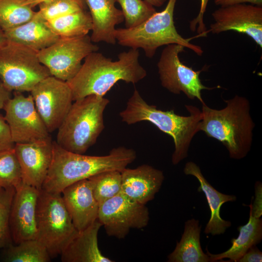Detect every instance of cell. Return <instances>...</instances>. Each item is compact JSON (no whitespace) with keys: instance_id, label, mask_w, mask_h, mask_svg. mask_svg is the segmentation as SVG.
<instances>
[{"instance_id":"obj_22","label":"cell","mask_w":262,"mask_h":262,"mask_svg":"<svg viewBox=\"0 0 262 262\" xmlns=\"http://www.w3.org/2000/svg\"><path fill=\"white\" fill-rule=\"evenodd\" d=\"M102 226L97 219L70 242L61 254L63 262H113L100 251L98 241Z\"/></svg>"},{"instance_id":"obj_23","label":"cell","mask_w":262,"mask_h":262,"mask_svg":"<svg viewBox=\"0 0 262 262\" xmlns=\"http://www.w3.org/2000/svg\"><path fill=\"white\" fill-rule=\"evenodd\" d=\"M239 233L237 238L231 240V246L221 253L213 254L207 250L210 262L222 261L229 259V262H237L251 247L259 244L262 240V219L254 217L249 211L248 222L237 228Z\"/></svg>"},{"instance_id":"obj_2","label":"cell","mask_w":262,"mask_h":262,"mask_svg":"<svg viewBox=\"0 0 262 262\" xmlns=\"http://www.w3.org/2000/svg\"><path fill=\"white\" fill-rule=\"evenodd\" d=\"M136 158L134 150L124 147L114 148L106 155L88 156L68 151L53 141L52 161L42 189L61 194L68 186L99 173L121 172Z\"/></svg>"},{"instance_id":"obj_4","label":"cell","mask_w":262,"mask_h":262,"mask_svg":"<svg viewBox=\"0 0 262 262\" xmlns=\"http://www.w3.org/2000/svg\"><path fill=\"white\" fill-rule=\"evenodd\" d=\"M189 115L176 114L174 110L163 111L149 105L135 89L128 99L126 107L119 115L122 121L128 125L141 121H148L161 131L170 136L174 142V150L172 163L176 165L188 156L191 143L199 131L201 119V110L196 106L185 105Z\"/></svg>"},{"instance_id":"obj_7","label":"cell","mask_w":262,"mask_h":262,"mask_svg":"<svg viewBox=\"0 0 262 262\" xmlns=\"http://www.w3.org/2000/svg\"><path fill=\"white\" fill-rule=\"evenodd\" d=\"M36 238L51 258L61 254L78 234L61 193L40 190L36 208Z\"/></svg>"},{"instance_id":"obj_24","label":"cell","mask_w":262,"mask_h":262,"mask_svg":"<svg viewBox=\"0 0 262 262\" xmlns=\"http://www.w3.org/2000/svg\"><path fill=\"white\" fill-rule=\"evenodd\" d=\"M201 226L198 220L191 218L185 222L184 229L180 242L167 257L168 262H209V255L202 249Z\"/></svg>"},{"instance_id":"obj_30","label":"cell","mask_w":262,"mask_h":262,"mask_svg":"<svg viewBox=\"0 0 262 262\" xmlns=\"http://www.w3.org/2000/svg\"><path fill=\"white\" fill-rule=\"evenodd\" d=\"M121 6L126 28L135 27L156 12L154 7L144 0H115Z\"/></svg>"},{"instance_id":"obj_36","label":"cell","mask_w":262,"mask_h":262,"mask_svg":"<svg viewBox=\"0 0 262 262\" xmlns=\"http://www.w3.org/2000/svg\"><path fill=\"white\" fill-rule=\"evenodd\" d=\"M262 252L256 246L250 247L237 262H262Z\"/></svg>"},{"instance_id":"obj_5","label":"cell","mask_w":262,"mask_h":262,"mask_svg":"<svg viewBox=\"0 0 262 262\" xmlns=\"http://www.w3.org/2000/svg\"><path fill=\"white\" fill-rule=\"evenodd\" d=\"M74 101L57 129L55 142L68 151L84 154L105 128L103 114L110 101L95 95Z\"/></svg>"},{"instance_id":"obj_37","label":"cell","mask_w":262,"mask_h":262,"mask_svg":"<svg viewBox=\"0 0 262 262\" xmlns=\"http://www.w3.org/2000/svg\"><path fill=\"white\" fill-rule=\"evenodd\" d=\"M214 3L221 7L227 6L236 4L250 3L251 4L262 6V0H214Z\"/></svg>"},{"instance_id":"obj_15","label":"cell","mask_w":262,"mask_h":262,"mask_svg":"<svg viewBox=\"0 0 262 262\" xmlns=\"http://www.w3.org/2000/svg\"><path fill=\"white\" fill-rule=\"evenodd\" d=\"M39 192L23 181L15 188L10 227L12 239L16 244L36 238V208Z\"/></svg>"},{"instance_id":"obj_8","label":"cell","mask_w":262,"mask_h":262,"mask_svg":"<svg viewBox=\"0 0 262 262\" xmlns=\"http://www.w3.org/2000/svg\"><path fill=\"white\" fill-rule=\"evenodd\" d=\"M38 52L9 40L0 47V80L8 90L31 92L51 75L40 62Z\"/></svg>"},{"instance_id":"obj_25","label":"cell","mask_w":262,"mask_h":262,"mask_svg":"<svg viewBox=\"0 0 262 262\" xmlns=\"http://www.w3.org/2000/svg\"><path fill=\"white\" fill-rule=\"evenodd\" d=\"M59 37H75L87 35L92 30V22L89 12L83 10L46 21Z\"/></svg>"},{"instance_id":"obj_27","label":"cell","mask_w":262,"mask_h":262,"mask_svg":"<svg viewBox=\"0 0 262 262\" xmlns=\"http://www.w3.org/2000/svg\"><path fill=\"white\" fill-rule=\"evenodd\" d=\"M24 0H0V28L3 31L31 20L36 12L24 4Z\"/></svg>"},{"instance_id":"obj_10","label":"cell","mask_w":262,"mask_h":262,"mask_svg":"<svg viewBox=\"0 0 262 262\" xmlns=\"http://www.w3.org/2000/svg\"><path fill=\"white\" fill-rule=\"evenodd\" d=\"M184 48L179 44H170L163 50L157 63L161 85L173 94L183 92L189 99L196 98L205 104L202 90L213 88L202 83L199 75L203 69L195 71L181 62L179 54L184 51Z\"/></svg>"},{"instance_id":"obj_38","label":"cell","mask_w":262,"mask_h":262,"mask_svg":"<svg viewBox=\"0 0 262 262\" xmlns=\"http://www.w3.org/2000/svg\"><path fill=\"white\" fill-rule=\"evenodd\" d=\"M11 97V92L5 87L0 80V110L3 109L5 104Z\"/></svg>"},{"instance_id":"obj_39","label":"cell","mask_w":262,"mask_h":262,"mask_svg":"<svg viewBox=\"0 0 262 262\" xmlns=\"http://www.w3.org/2000/svg\"><path fill=\"white\" fill-rule=\"evenodd\" d=\"M47 0H24V4L25 5H29L32 8H33L36 5H38L39 4L41 3L43 1H46ZM82 2L85 3V0H80Z\"/></svg>"},{"instance_id":"obj_41","label":"cell","mask_w":262,"mask_h":262,"mask_svg":"<svg viewBox=\"0 0 262 262\" xmlns=\"http://www.w3.org/2000/svg\"><path fill=\"white\" fill-rule=\"evenodd\" d=\"M6 40L4 31L0 28V47L4 44Z\"/></svg>"},{"instance_id":"obj_40","label":"cell","mask_w":262,"mask_h":262,"mask_svg":"<svg viewBox=\"0 0 262 262\" xmlns=\"http://www.w3.org/2000/svg\"><path fill=\"white\" fill-rule=\"evenodd\" d=\"M153 6L160 7L166 0H144Z\"/></svg>"},{"instance_id":"obj_32","label":"cell","mask_w":262,"mask_h":262,"mask_svg":"<svg viewBox=\"0 0 262 262\" xmlns=\"http://www.w3.org/2000/svg\"><path fill=\"white\" fill-rule=\"evenodd\" d=\"M15 188L0 187V249L11 244L10 214Z\"/></svg>"},{"instance_id":"obj_31","label":"cell","mask_w":262,"mask_h":262,"mask_svg":"<svg viewBox=\"0 0 262 262\" xmlns=\"http://www.w3.org/2000/svg\"><path fill=\"white\" fill-rule=\"evenodd\" d=\"M38 5V13L46 21L85 10L86 6L80 0H47Z\"/></svg>"},{"instance_id":"obj_14","label":"cell","mask_w":262,"mask_h":262,"mask_svg":"<svg viewBox=\"0 0 262 262\" xmlns=\"http://www.w3.org/2000/svg\"><path fill=\"white\" fill-rule=\"evenodd\" d=\"M209 31L219 34L233 31L246 34L262 48V6L245 3L221 7L212 14Z\"/></svg>"},{"instance_id":"obj_18","label":"cell","mask_w":262,"mask_h":262,"mask_svg":"<svg viewBox=\"0 0 262 262\" xmlns=\"http://www.w3.org/2000/svg\"><path fill=\"white\" fill-rule=\"evenodd\" d=\"M121 192L131 199L146 204L154 199L163 183V172L148 164L121 171Z\"/></svg>"},{"instance_id":"obj_34","label":"cell","mask_w":262,"mask_h":262,"mask_svg":"<svg viewBox=\"0 0 262 262\" xmlns=\"http://www.w3.org/2000/svg\"><path fill=\"white\" fill-rule=\"evenodd\" d=\"M209 0H201L200 8L197 16L190 22V28L192 31H195L197 26V32L199 34L204 36L206 35L205 25L203 22V15L206 11Z\"/></svg>"},{"instance_id":"obj_35","label":"cell","mask_w":262,"mask_h":262,"mask_svg":"<svg viewBox=\"0 0 262 262\" xmlns=\"http://www.w3.org/2000/svg\"><path fill=\"white\" fill-rule=\"evenodd\" d=\"M252 215L256 218H260L262 215V183L256 182L255 184V198L253 203L248 205Z\"/></svg>"},{"instance_id":"obj_20","label":"cell","mask_w":262,"mask_h":262,"mask_svg":"<svg viewBox=\"0 0 262 262\" xmlns=\"http://www.w3.org/2000/svg\"><path fill=\"white\" fill-rule=\"evenodd\" d=\"M115 0H85L92 22L91 41L115 44V26L124 20L121 10L115 5Z\"/></svg>"},{"instance_id":"obj_33","label":"cell","mask_w":262,"mask_h":262,"mask_svg":"<svg viewBox=\"0 0 262 262\" xmlns=\"http://www.w3.org/2000/svg\"><path fill=\"white\" fill-rule=\"evenodd\" d=\"M15 145L4 116L0 113V152L12 149Z\"/></svg>"},{"instance_id":"obj_28","label":"cell","mask_w":262,"mask_h":262,"mask_svg":"<svg viewBox=\"0 0 262 262\" xmlns=\"http://www.w3.org/2000/svg\"><path fill=\"white\" fill-rule=\"evenodd\" d=\"M94 197L99 205L121 191V172L110 170L99 173L89 179Z\"/></svg>"},{"instance_id":"obj_6","label":"cell","mask_w":262,"mask_h":262,"mask_svg":"<svg viewBox=\"0 0 262 262\" xmlns=\"http://www.w3.org/2000/svg\"><path fill=\"white\" fill-rule=\"evenodd\" d=\"M177 0H169L165 8L156 12L138 25L131 28L115 29V37L122 46L142 49L146 56L153 57L157 49L164 45L179 44L201 56V47L190 42L177 32L174 21V12Z\"/></svg>"},{"instance_id":"obj_21","label":"cell","mask_w":262,"mask_h":262,"mask_svg":"<svg viewBox=\"0 0 262 262\" xmlns=\"http://www.w3.org/2000/svg\"><path fill=\"white\" fill-rule=\"evenodd\" d=\"M4 33L7 40L13 41L39 51L57 41L60 38L36 12L33 17L27 22L6 30Z\"/></svg>"},{"instance_id":"obj_12","label":"cell","mask_w":262,"mask_h":262,"mask_svg":"<svg viewBox=\"0 0 262 262\" xmlns=\"http://www.w3.org/2000/svg\"><path fill=\"white\" fill-rule=\"evenodd\" d=\"M4 118L15 144H25L50 138L38 113L32 95L14 92L5 104Z\"/></svg>"},{"instance_id":"obj_19","label":"cell","mask_w":262,"mask_h":262,"mask_svg":"<svg viewBox=\"0 0 262 262\" xmlns=\"http://www.w3.org/2000/svg\"><path fill=\"white\" fill-rule=\"evenodd\" d=\"M183 172L186 175L193 176L197 180L200 184L197 191L203 192L206 196L211 215L204 232L212 235L224 234L227 229L231 226V223L229 221L222 218L220 214L221 207L225 203L236 201V196L223 194L215 189L205 179L199 166L194 162H187L185 165Z\"/></svg>"},{"instance_id":"obj_3","label":"cell","mask_w":262,"mask_h":262,"mask_svg":"<svg viewBox=\"0 0 262 262\" xmlns=\"http://www.w3.org/2000/svg\"><path fill=\"white\" fill-rule=\"evenodd\" d=\"M226 106L217 110L202 104L199 130L221 143L230 158H244L250 150L255 123L251 117L249 101L235 95L224 100Z\"/></svg>"},{"instance_id":"obj_26","label":"cell","mask_w":262,"mask_h":262,"mask_svg":"<svg viewBox=\"0 0 262 262\" xmlns=\"http://www.w3.org/2000/svg\"><path fill=\"white\" fill-rule=\"evenodd\" d=\"M50 259L46 248L36 239L9 245L2 256L6 262H48Z\"/></svg>"},{"instance_id":"obj_1","label":"cell","mask_w":262,"mask_h":262,"mask_svg":"<svg viewBox=\"0 0 262 262\" xmlns=\"http://www.w3.org/2000/svg\"><path fill=\"white\" fill-rule=\"evenodd\" d=\"M139 57L138 49H133L120 53L115 61L97 51L89 54L76 75L66 82L73 101L92 95L104 97L120 81L135 84L143 79L147 73Z\"/></svg>"},{"instance_id":"obj_11","label":"cell","mask_w":262,"mask_h":262,"mask_svg":"<svg viewBox=\"0 0 262 262\" xmlns=\"http://www.w3.org/2000/svg\"><path fill=\"white\" fill-rule=\"evenodd\" d=\"M98 220L109 236L121 239L131 229L146 227L149 213L145 204L133 201L120 192L99 205Z\"/></svg>"},{"instance_id":"obj_17","label":"cell","mask_w":262,"mask_h":262,"mask_svg":"<svg viewBox=\"0 0 262 262\" xmlns=\"http://www.w3.org/2000/svg\"><path fill=\"white\" fill-rule=\"evenodd\" d=\"M62 198L72 222L81 232L98 219L99 204L88 179L76 182L65 188Z\"/></svg>"},{"instance_id":"obj_13","label":"cell","mask_w":262,"mask_h":262,"mask_svg":"<svg viewBox=\"0 0 262 262\" xmlns=\"http://www.w3.org/2000/svg\"><path fill=\"white\" fill-rule=\"evenodd\" d=\"M30 92L49 132L57 130L73 101L67 83L50 75L39 82Z\"/></svg>"},{"instance_id":"obj_9","label":"cell","mask_w":262,"mask_h":262,"mask_svg":"<svg viewBox=\"0 0 262 262\" xmlns=\"http://www.w3.org/2000/svg\"><path fill=\"white\" fill-rule=\"evenodd\" d=\"M98 47L90 36L60 37L54 43L38 52L40 62L51 76L67 82L73 78L82 65V60Z\"/></svg>"},{"instance_id":"obj_29","label":"cell","mask_w":262,"mask_h":262,"mask_svg":"<svg viewBox=\"0 0 262 262\" xmlns=\"http://www.w3.org/2000/svg\"><path fill=\"white\" fill-rule=\"evenodd\" d=\"M22 182L21 168L14 148L0 152V187L16 188Z\"/></svg>"},{"instance_id":"obj_16","label":"cell","mask_w":262,"mask_h":262,"mask_svg":"<svg viewBox=\"0 0 262 262\" xmlns=\"http://www.w3.org/2000/svg\"><path fill=\"white\" fill-rule=\"evenodd\" d=\"M51 138L30 143L15 144L22 181L40 191L49 168L52 158Z\"/></svg>"}]
</instances>
